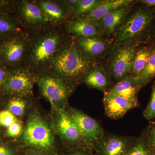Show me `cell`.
<instances>
[{"instance_id": "5", "label": "cell", "mask_w": 155, "mask_h": 155, "mask_svg": "<svg viewBox=\"0 0 155 155\" xmlns=\"http://www.w3.org/2000/svg\"><path fill=\"white\" fill-rule=\"evenodd\" d=\"M66 109H51L48 114L62 150L78 147L88 149L80 130Z\"/></svg>"}, {"instance_id": "38", "label": "cell", "mask_w": 155, "mask_h": 155, "mask_svg": "<svg viewBox=\"0 0 155 155\" xmlns=\"http://www.w3.org/2000/svg\"><path fill=\"white\" fill-rule=\"evenodd\" d=\"M4 130L0 127V141L4 139Z\"/></svg>"}, {"instance_id": "16", "label": "cell", "mask_w": 155, "mask_h": 155, "mask_svg": "<svg viewBox=\"0 0 155 155\" xmlns=\"http://www.w3.org/2000/svg\"><path fill=\"white\" fill-rule=\"evenodd\" d=\"M2 96L4 109L10 111L18 119L25 122L35 103L34 95Z\"/></svg>"}, {"instance_id": "15", "label": "cell", "mask_w": 155, "mask_h": 155, "mask_svg": "<svg viewBox=\"0 0 155 155\" xmlns=\"http://www.w3.org/2000/svg\"><path fill=\"white\" fill-rule=\"evenodd\" d=\"M65 30L76 38L99 37L102 33L98 23L83 17L69 20L65 25Z\"/></svg>"}, {"instance_id": "2", "label": "cell", "mask_w": 155, "mask_h": 155, "mask_svg": "<svg viewBox=\"0 0 155 155\" xmlns=\"http://www.w3.org/2000/svg\"><path fill=\"white\" fill-rule=\"evenodd\" d=\"M67 38L61 27L51 26L31 33L23 67L35 74L47 70L63 48Z\"/></svg>"}, {"instance_id": "27", "label": "cell", "mask_w": 155, "mask_h": 155, "mask_svg": "<svg viewBox=\"0 0 155 155\" xmlns=\"http://www.w3.org/2000/svg\"><path fill=\"white\" fill-rule=\"evenodd\" d=\"M21 149L15 140L4 139L0 141V155H20Z\"/></svg>"}, {"instance_id": "8", "label": "cell", "mask_w": 155, "mask_h": 155, "mask_svg": "<svg viewBox=\"0 0 155 155\" xmlns=\"http://www.w3.org/2000/svg\"><path fill=\"white\" fill-rule=\"evenodd\" d=\"M16 14L20 24L31 33L51 26L43 12L34 1H18Z\"/></svg>"}, {"instance_id": "20", "label": "cell", "mask_w": 155, "mask_h": 155, "mask_svg": "<svg viewBox=\"0 0 155 155\" xmlns=\"http://www.w3.org/2000/svg\"><path fill=\"white\" fill-rule=\"evenodd\" d=\"M75 41L78 48L91 59L101 55L107 48L105 41L99 37H75Z\"/></svg>"}, {"instance_id": "9", "label": "cell", "mask_w": 155, "mask_h": 155, "mask_svg": "<svg viewBox=\"0 0 155 155\" xmlns=\"http://www.w3.org/2000/svg\"><path fill=\"white\" fill-rule=\"evenodd\" d=\"M66 109L80 130L87 147L94 152L96 145L105 133L101 125L78 109L69 105Z\"/></svg>"}, {"instance_id": "11", "label": "cell", "mask_w": 155, "mask_h": 155, "mask_svg": "<svg viewBox=\"0 0 155 155\" xmlns=\"http://www.w3.org/2000/svg\"><path fill=\"white\" fill-rule=\"evenodd\" d=\"M36 74L25 67L11 69L7 83L2 95H34Z\"/></svg>"}, {"instance_id": "3", "label": "cell", "mask_w": 155, "mask_h": 155, "mask_svg": "<svg viewBox=\"0 0 155 155\" xmlns=\"http://www.w3.org/2000/svg\"><path fill=\"white\" fill-rule=\"evenodd\" d=\"M94 66L93 59L78 47L75 37H68L59 54L46 70L61 78L75 90L83 82L87 72Z\"/></svg>"}, {"instance_id": "4", "label": "cell", "mask_w": 155, "mask_h": 155, "mask_svg": "<svg viewBox=\"0 0 155 155\" xmlns=\"http://www.w3.org/2000/svg\"><path fill=\"white\" fill-rule=\"evenodd\" d=\"M36 74V84L42 96L49 103L51 109H66L74 90L61 78L47 70Z\"/></svg>"}, {"instance_id": "21", "label": "cell", "mask_w": 155, "mask_h": 155, "mask_svg": "<svg viewBox=\"0 0 155 155\" xmlns=\"http://www.w3.org/2000/svg\"><path fill=\"white\" fill-rule=\"evenodd\" d=\"M133 2L131 0L101 1V3L92 11L83 17L95 22H97L100 21L110 11L124 6L130 5Z\"/></svg>"}, {"instance_id": "19", "label": "cell", "mask_w": 155, "mask_h": 155, "mask_svg": "<svg viewBox=\"0 0 155 155\" xmlns=\"http://www.w3.org/2000/svg\"><path fill=\"white\" fill-rule=\"evenodd\" d=\"M129 5L121 7L110 11L100 20L99 24L101 32L110 34L119 28L129 12Z\"/></svg>"}, {"instance_id": "17", "label": "cell", "mask_w": 155, "mask_h": 155, "mask_svg": "<svg viewBox=\"0 0 155 155\" xmlns=\"http://www.w3.org/2000/svg\"><path fill=\"white\" fill-rule=\"evenodd\" d=\"M141 88L136 78L128 75L106 91L130 101H138V95Z\"/></svg>"}, {"instance_id": "12", "label": "cell", "mask_w": 155, "mask_h": 155, "mask_svg": "<svg viewBox=\"0 0 155 155\" xmlns=\"http://www.w3.org/2000/svg\"><path fill=\"white\" fill-rule=\"evenodd\" d=\"M135 138L105 133L95 147L97 155H124Z\"/></svg>"}, {"instance_id": "29", "label": "cell", "mask_w": 155, "mask_h": 155, "mask_svg": "<svg viewBox=\"0 0 155 155\" xmlns=\"http://www.w3.org/2000/svg\"><path fill=\"white\" fill-rule=\"evenodd\" d=\"M143 116L149 121L155 119V81L152 86L150 99L143 111Z\"/></svg>"}, {"instance_id": "7", "label": "cell", "mask_w": 155, "mask_h": 155, "mask_svg": "<svg viewBox=\"0 0 155 155\" xmlns=\"http://www.w3.org/2000/svg\"><path fill=\"white\" fill-rule=\"evenodd\" d=\"M31 37L26 31L0 41V64L10 69L23 67Z\"/></svg>"}, {"instance_id": "34", "label": "cell", "mask_w": 155, "mask_h": 155, "mask_svg": "<svg viewBox=\"0 0 155 155\" xmlns=\"http://www.w3.org/2000/svg\"><path fill=\"white\" fill-rule=\"evenodd\" d=\"M11 69L0 64V94L5 88Z\"/></svg>"}, {"instance_id": "25", "label": "cell", "mask_w": 155, "mask_h": 155, "mask_svg": "<svg viewBox=\"0 0 155 155\" xmlns=\"http://www.w3.org/2000/svg\"><path fill=\"white\" fill-rule=\"evenodd\" d=\"M155 78V46L143 71L136 78L141 87L149 83Z\"/></svg>"}, {"instance_id": "1", "label": "cell", "mask_w": 155, "mask_h": 155, "mask_svg": "<svg viewBox=\"0 0 155 155\" xmlns=\"http://www.w3.org/2000/svg\"><path fill=\"white\" fill-rule=\"evenodd\" d=\"M21 149H31L48 155H63V150L48 115L35 104L24 122L21 135L15 140Z\"/></svg>"}, {"instance_id": "22", "label": "cell", "mask_w": 155, "mask_h": 155, "mask_svg": "<svg viewBox=\"0 0 155 155\" xmlns=\"http://www.w3.org/2000/svg\"><path fill=\"white\" fill-rule=\"evenodd\" d=\"M26 31L17 17L0 13V41Z\"/></svg>"}, {"instance_id": "30", "label": "cell", "mask_w": 155, "mask_h": 155, "mask_svg": "<svg viewBox=\"0 0 155 155\" xmlns=\"http://www.w3.org/2000/svg\"><path fill=\"white\" fill-rule=\"evenodd\" d=\"M147 144L155 155V122H153L143 131Z\"/></svg>"}, {"instance_id": "10", "label": "cell", "mask_w": 155, "mask_h": 155, "mask_svg": "<svg viewBox=\"0 0 155 155\" xmlns=\"http://www.w3.org/2000/svg\"><path fill=\"white\" fill-rule=\"evenodd\" d=\"M140 44L133 42L119 45L113 53L109 69L111 76L118 82L129 75Z\"/></svg>"}, {"instance_id": "33", "label": "cell", "mask_w": 155, "mask_h": 155, "mask_svg": "<svg viewBox=\"0 0 155 155\" xmlns=\"http://www.w3.org/2000/svg\"><path fill=\"white\" fill-rule=\"evenodd\" d=\"M63 155H97L86 147H78L63 150Z\"/></svg>"}, {"instance_id": "14", "label": "cell", "mask_w": 155, "mask_h": 155, "mask_svg": "<svg viewBox=\"0 0 155 155\" xmlns=\"http://www.w3.org/2000/svg\"><path fill=\"white\" fill-rule=\"evenodd\" d=\"M34 2L43 11L51 26L61 27L69 21V14L61 1L36 0Z\"/></svg>"}, {"instance_id": "18", "label": "cell", "mask_w": 155, "mask_h": 155, "mask_svg": "<svg viewBox=\"0 0 155 155\" xmlns=\"http://www.w3.org/2000/svg\"><path fill=\"white\" fill-rule=\"evenodd\" d=\"M83 82L90 88L105 93L111 84L110 75L102 66H94L84 75Z\"/></svg>"}, {"instance_id": "31", "label": "cell", "mask_w": 155, "mask_h": 155, "mask_svg": "<svg viewBox=\"0 0 155 155\" xmlns=\"http://www.w3.org/2000/svg\"><path fill=\"white\" fill-rule=\"evenodd\" d=\"M18 119L16 116L5 109L0 111V127L4 130L11 126Z\"/></svg>"}, {"instance_id": "36", "label": "cell", "mask_w": 155, "mask_h": 155, "mask_svg": "<svg viewBox=\"0 0 155 155\" xmlns=\"http://www.w3.org/2000/svg\"><path fill=\"white\" fill-rule=\"evenodd\" d=\"M138 2L145 5L147 7L155 8V0H141L139 1Z\"/></svg>"}, {"instance_id": "26", "label": "cell", "mask_w": 155, "mask_h": 155, "mask_svg": "<svg viewBox=\"0 0 155 155\" xmlns=\"http://www.w3.org/2000/svg\"><path fill=\"white\" fill-rule=\"evenodd\" d=\"M124 155H154L147 144L143 132L139 137L135 138Z\"/></svg>"}, {"instance_id": "37", "label": "cell", "mask_w": 155, "mask_h": 155, "mask_svg": "<svg viewBox=\"0 0 155 155\" xmlns=\"http://www.w3.org/2000/svg\"><path fill=\"white\" fill-rule=\"evenodd\" d=\"M4 109V101L3 97L2 94H0V111Z\"/></svg>"}, {"instance_id": "23", "label": "cell", "mask_w": 155, "mask_h": 155, "mask_svg": "<svg viewBox=\"0 0 155 155\" xmlns=\"http://www.w3.org/2000/svg\"><path fill=\"white\" fill-rule=\"evenodd\" d=\"M155 46H145L138 49L134 58L129 76L137 78L143 71Z\"/></svg>"}, {"instance_id": "6", "label": "cell", "mask_w": 155, "mask_h": 155, "mask_svg": "<svg viewBox=\"0 0 155 155\" xmlns=\"http://www.w3.org/2000/svg\"><path fill=\"white\" fill-rule=\"evenodd\" d=\"M154 14L148 7L139 8L119 27L116 35L119 45L138 42L141 43L149 35Z\"/></svg>"}, {"instance_id": "32", "label": "cell", "mask_w": 155, "mask_h": 155, "mask_svg": "<svg viewBox=\"0 0 155 155\" xmlns=\"http://www.w3.org/2000/svg\"><path fill=\"white\" fill-rule=\"evenodd\" d=\"M18 1L0 0V13L12 15L17 12Z\"/></svg>"}, {"instance_id": "24", "label": "cell", "mask_w": 155, "mask_h": 155, "mask_svg": "<svg viewBox=\"0 0 155 155\" xmlns=\"http://www.w3.org/2000/svg\"><path fill=\"white\" fill-rule=\"evenodd\" d=\"M101 0H78L69 12L73 18L83 17L90 12L101 3Z\"/></svg>"}, {"instance_id": "28", "label": "cell", "mask_w": 155, "mask_h": 155, "mask_svg": "<svg viewBox=\"0 0 155 155\" xmlns=\"http://www.w3.org/2000/svg\"><path fill=\"white\" fill-rule=\"evenodd\" d=\"M24 122L18 119L11 126L4 130V137L6 139L16 140L21 135L23 130Z\"/></svg>"}, {"instance_id": "35", "label": "cell", "mask_w": 155, "mask_h": 155, "mask_svg": "<svg viewBox=\"0 0 155 155\" xmlns=\"http://www.w3.org/2000/svg\"><path fill=\"white\" fill-rule=\"evenodd\" d=\"M20 155H48L45 153L31 149H21Z\"/></svg>"}, {"instance_id": "39", "label": "cell", "mask_w": 155, "mask_h": 155, "mask_svg": "<svg viewBox=\"0 0 155 155\" xmlns=\"http://www.w3.org/2000/svg\"><path fill=\"white\" fill-rule=\"evenodd\" d=\"M153 36L154 37V38H155V25L154 27L153 28Z\"/></svg>"}, {"instance_id": "13", "label": "cell", "mask_w": 155, "mask_h": 155, "mask_svg": "<svg viewBox=\"0 0 155 155\" xmlns=\"http://www.w3.org/2000/svg\"><path fill=\"white\" fill-rule=\"evenodd\" d=\"M103 104L106 116L114 119H121L128 111L139 106L138 101H130L107 91L104 93Z\"/></svg>"}]
</instances>
